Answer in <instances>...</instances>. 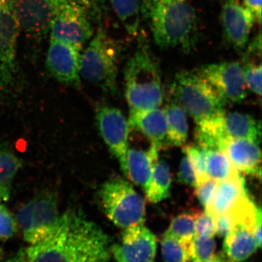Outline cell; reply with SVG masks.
<instances>
[{"instance_id": "6da1fadb", "label": "cell", "mask_w": 262, "mask_h": 262, "mask_svg": "<svg viewBox=\"0 0 262 262\" xmlns=\"http://www.w3.org/2000/svg\"><path fill=\"white\" fill-rule=\"evenodd\" d=\"M28 262H110V237L75 211L63 214L61 227L48 238L25 249Z\"/></svg>"}, {"instance_id": "7a4b0ae2", "label": "cell", "mask_w": 262, "mask_h": 262, "mask_svg": "<svg viewBox=\"0 0 262 262\" xmlns=\"http://www.w3.org/2000/svg\"><path fill=\"white\" fill-rule=\"evenodd\" d=\"M157 46L189 52L198 39V18L187 0L158 3L141 8Z\"/></svg>"}, {"instance_id": "3957f363", "label": "cell", "mask_w": 262, "mask_h": 262, "mask_svg": "<svg viewBox=\"0 0 262 262\" xmlns=\"http://www.w3.org/2000/svg\"><path fill=\"white\" fill-rule=\"evenodd\" d=\"M140 41L124 69L130 114L160 108L163 99L159 63L145 39Z\"/></svg>"}, {"instance_id": "277c9868", "label": "cell", "mask_w": 262, "mask_h": 262, "mask_svg": "<svg viewBox=\"0 0 262 262\" xmlns=\"http://www.w3.org/2000/svg\"><path fill=\"white\" fill-rule=\"evenodd\" d=\"M122 47L103 27H98L82 51L80 77L104 92L116 94Z\"/></svg>"}, {"instance_id": "5b68a950", "label": "cell", "mask_w": 262, "mask_h": 262, "mask_svg": "<svg viewBox=\"0 0 262 262\" xmlns=\"http://www.w3.org/2000/svg\"><path fill=\"white\" fill-rule=\"evenodd\" d=\"M173 102L196 124L225 111L226 103L215 89L194 70L179 72L171 86Z\"/></svg>"}, {"instance_id": "8992f818", "label": "cell", "mask_w": 262, "mask_h": 262, "mask_svg": "<svg viewBox=\"0 0 262 262\" xmlns=\"http://www.w3.org/2000/svg\"><path fill=\"white\" fill-rule=\"evenodd\" d=\"M98 198L105 214L117 227L125 229L144 223L145 202L125 179L106 181L98 191Z\"/></svg>"}, {"instance_id": "52a82bcc", "label": "cell", "mask_w": 262, "mask_h": 262, "mask_svg": "<svg viewBox=\"0 0 262 262\" xmlns=\"http://www.w3.org/2000/svg\"><path fill=\"white\" fill-rule=\"evenodd\" d=\"M20 27L13 0H0V108L18 86L17 45Z\"/></svg>"}, {"instance_id": "ba28073f", "label": "cell", "mask_w": 262, "mask_h": 262, "mask_svg": "<svg viewBox=\"0 0 262 262\" xmlns=\"http://www.w3.org/2000/svg\"><path fill=\"white\" fill-rule=\"evenodd\" d=\"M17 226L29 246L51 237L61 227L63 214L58 201L51 193H45L23 205L15 216Z\"/></svg>"}, {"instance_id": "9c48e42d", "label": "cell", "mask_w": 262, "mask_h": 262, "mask_svg": "<svg viewBox=\"0 0 262 262\" xmlns=\"http://www.w3.org/2000/svg\"><path fill=\"white\" fill-rule=\"evenodd\" d=\"M94 4L73 1L63 6L52 20L51 38L82 48L94 34L89 13Z\"/></svg>"}, {"instance_id": "30bf717a", "label": "cell", "mask_w": 262, "mask_h": 262, "mask_svg": "<svg viewBox=\"0 0 262 262\" xmlns=\"http://www.w3.org/2000/svg\"><path fill=\"white\" fill-rule=\"evenodd\" d=\"M194 71L211 84L226 104L241 103L247 96L244 70L239 62L210 63Z\"/></svg>"}, {"instance_id": "8fae6325", "label": "cell", "mask_w": 262, "mask_h": 262, "mask_svg": "<svg viewBox=\"0 0 262 262\" xmlns=\"http://www.w3.org/2000/svg\"><path fill=\"white\" fill-rule=\"evenodd\" d=\"M20 29L29 35L42 37L49 33L53 18L60 10L73 1L94 3L95 0H13Z\"/></svg>"}, {"instance_id": "7c38bea8", "label": "cell", "mask_w": 262, "mask_h": 262, "mask_svg": "<svg viewBox=\"0 0 262 262\" xmlns=\"http://www.w3.org/2000/svg\"><path fill=\"white\" fill-rule=\"evenodd\" d=\"M96 120L100 135L112 154L118 160L125 176L126 156L129 149L128 120L119 108L108 106L98 108Z\"/></svg>"}, {"instance_id": "4fadbf2b", "label": "cell", "mask_w": 262, "mask_h": 262, "mask_svg": "<svg viewBox=\"0 0 262 262\" xmlns=\"http://www.w3.org/2000/svg\"><path fill=\"white\" fill-rule=\"evenodd\" d=\"M82 48L51 38L46 64L50 74L58 82L78 89Z\"/></svg>"}, {"instance_id": "5bb4252c", "label": "cell", "mask_w": 262, "mask_h": 262, "mask_svg": "<svg viewBox=\"0 0 262 262\" xmlns=\"http://www.w3.org/2000/svg\"><path fill=\"white\" fill-rule=\"evenodd\" d=\"M120 244L112 246L116 262H154L157 243L155 234L144 224L124 229Z\"/></svg>"}, {"instance_id": "9a60e30c", "label": "cell", "mask_w": 262, "mask_h": 262, "mask_svg": "<svg viewBox=\"0 0 262 262\" xmlns=\"http://www.w3.org/2000/svg\"><path fill=\"white\" fill-rule=\"evenodd\" d=\"M221 20L227 44L236 51H244L256 22L254 15L241 0H224Z\"/></svg>"}, {"instance_id": "2e32d148", "label": "cell", "mask_w": 262, "mask_h": 262, "mask_svg": "<svg viewBox=\"0 0 262 262\" xmlns=\"http://www.w3.org/2000/svg\"><path fill=\"white\" fill-rule=\"evenodd\" d=\"M254 224L246 220L234 222L225 236L223 248L227 257L232 262H242L256 252L259 248L254 235Z\"/></svg>"}, {"instance_id": "e0dca14e", "label": "cell", "mask_w": 262, "mask_h": 262, "mask_svg": "<svg viewBox=\"0 0 262 262\" xmlns=\"http://www.w3.org/2000/svg\"><path fill=\"white\" fill-rule=\"evenodd\" d=\"M222 151L239 173L261 176V153L256 141L231 139L226 141Z\"/></svg>"}, {"instance_id": "ac0fdd59", "label": "cell", "mask_w": 262, "mask_h": 262, "mask_svg": "<svg viewBox=\"0 0 262 262\" xmlns=\"http://www.w3.org/2000/svg\"><path fill=\"white\" fill-rule=\"evenodd\" d=\"M244 179L239 173L217 182L214 194L205 211L215 215L228 213L247 198Z\"/></svg>"}, {"instance_id": "d6986e66", "label": "cell", "mask_w": 262, "mask_h": 262, "mask_svg": "<svg viewBox=\"0 0 262 262\" xmlns=\"http://www.w3.org/2000/svg\"><path fill=\"white\" fill-rule=\"evenodd\" d=\"M129 126L140 131L151 143V146L160 151L167 142V121L165 111L160 108L130 114Z\"/></svg>"}, {"instance_id": "ffe728a7", "label": "cell", "mask_w": 262, "mask_h": 262, "mask_svg": "<svg viewBox=\"0 0 262 262\" xmlns=\"http://www.w3.org/2000/svg\"><path fill=\"white\" fill-rule=\"evenodd\" d=\"M159 151L152 146H150L148 150H127L125 177L136 185L142 188L144 192L149 185L155 164L158 160Z\"/></svg>"}, {"instance_id": "44dd1931", "label": "cell", "mask_w": 262, "mask_h": 262, "mask_svg": "<svg viewBox=\"0 0 262 262\" xmlns=\"http://www.w3.org/2000/svg\"><path fill=\"white\" fill-rule=\"evenodd\" d=\"M221 126L225 142L231 139H248L258 143L261 139V125L247 114L225 111Z\"/></svg>"}, {"instance_id": "7402d4cb", "label": "cell", "mask_w": 262, "mask_h": 262, "mask_svg": "<svg viewBox=\"0 0 262 262\" xmlns=\"http://www.w3.org/2000/svg\"><path fill=\"white\" fill-rule=\"evenodd\" d=\"M164 111L167 121V142L172 146H184L189 131L187 114L174 102L168 105Z\"/></svg>"}, {"instance_id": "603a6c76", "label": "cell", "mask_w": 262, "mask_h": 262, "mask_svg": "<svg viewBox=\"0 0 262 262\" xmlns=\"http://www.w3.org/2000/svg\"><path fill=\"white\" fill-rule=\"evenodd\" d=\"M171 187V173L168 163L158 160L153 168L149 185L145 191L146 198L151 203L164 201L170 195Z\"/></svg>"}, {"instance_id": "cb8c5ba5", "label": "cell", "mask_w": 262, "mask_h": 262, "mask_svg": "<svg viewBox=\"0 0 262 262\" xmlns=\"http://www.w3.org/2000/svg\"><path fill=\"white\" fill-rule=\"evenodd\" d=\"M114 11L130 35H137L140 26L139 0H110Z\"/></svg>"}, {"instance_id": "d4e9b609", "label": "cell", "mask_w": 262, "mask_h": 262, "mask_svg": "<svg viewBox=\"0 0 262 262\" xmlns=\"http://www.w3.org/2000/svg\"><path fill=\"white\" fill-rule=\"evenodd\" d=\"M207 176L216 182H222L239 173L222 150H208Z\"/></svg>"}, {"instance_id": "484cf974", "label": "cell", "mask_w": 262, "mask_h": 262, "mask_svg": "<svg viewBox=\"0 0 262 262\" xmlns=\"http://www.w3.org/2000/svg\"><path fill=\"white\" fill-rule=\"evenodd\" d=\"M196 213H183L174 217L166 233L184 243H190L195 236Z\"/></svg>"}, {"instance_id": "4316f807", "label": "cell", "mask_w": 262, "mask_h": 262, "mask_svg": "<svg viewBox=\"0 0 262 262\" xmlns=\"http://www.w3.org/2000/svg\"><path fill=\"white\" fill-rule=\"evenodd\" d=\"M189 244L165 232L161 242V253L165 262H190Z\"/></svg>"}, {"instance_id": "83f0119b", "label": "cell", "mask_w": 262, "mask_h": 262, "mask_svg": "<svg viewBox=\"0 0 262 262\" xmlns=\"http://www.w3.org/2000/svg\"><path fill=\"white\" fill-rule=\"evenodd\" d=\"M22 165V160L13 151L0 149V187H9Z\"/></svg>"}, {"instance_id": "f1b7e54d", "label": "cell", "mask_w": 262, "mask_h": 262, "mask_svg": "<svg viewBox=\"0 0 262 262\" xmlns=\"http://www.w3.org/2000/svg\"><path fill=\"white\" fill-rule=\"evenodd\" d=\"M214 237L194 236L189 244V258L191 262H205L214 254Z\"/></svg>"}, {"instance_id": "f546056e", "label": "cell", "mask_w": 262, "mask_h": 262, "mask_svg": "<svg viewBox=\"0 0 262 262\" xmlns=\"http://www.w3.org/2000/svg\"><path fill=\"white\" fill-rule=\"evenodd\" d=\"M183 151L189 158L192 164L196 176V182L201 179L208 177L206 172L207 153L208 150L201 146L193 144H184Z\"/></svg>"}, {"instance_id": "4dcf8cb0", "label": "cell", "mask_w": 262, "mask_h": 262, "mask_svg": "<svg viewBox=\"0 0 262 262\" xmlns=\"http://www.w3.org/2000/svg\"><path fill=\"white\" fill-rule=\"evenodd\" d=\"M216 185L217 182L209 177H206L196 182L194 187L196 198L205 208L211 202Z\"/></svg>"}, {"instance_id": "1f68e13d", "label": "cell", "mask_w": 262, "mask_h": 262, "mask_svg": "<svg viewBox=\"0 0 262 262\" xmlns=\"http://www.w3.org/2000/svg\"><path fill=\"white\" fill-rule=\"evenodd\" d=\"M16 222L10 212L0 203V239L13 237L17 232Z\"/></svg>"}, {"instance_id": "d6a6232c", "label": "cell", "mask_w": 262, "mask_h": 262, "mask_svg": "<svg viewBox=\"0 0 262 262\" xmlns=\"http://www.w3.org/2000/svg\"><path fill=\"white\" fill-rule=\"evenodd\" d=\"M214 219L206 211L198 212L195 215V236L215 237Z\"/></svg>"}, {"instance_id": "836d02e7", "label": "cell", "mask_w": 262, "mask_h": 262, "mask_svg": "<svg viewBox=\"0 0 262 262\" xmlns=\"http://www.w3.org/2000/svg\"><path fill=\"white\" fill-rule=\"evenodd\" d=\"M178 180L182 184L189 187H194L196 184V176L194 169L187 155L183 157L179 165Z\"/></svg>"}, {"instance_id": "e575fe53", "label": "cell", "mask_w": 262, "mask_h": 262, "mask_svg": "<svg viewBox=\"0 0 262 262\" xmlns=\"http://www.w3.org/2000/svg\"><path fill=\"white\" fill-rule=\"evenodd\" d=\"M213 219H214L215 235H218L220 237H225L233 225L232 214L228 212V213L215 215Z\"/></svg>"}, {"instance_id": "d590c367", "label": "cell", "mask_w": 262, "mask_h": 262, "mask_svg": "<svg viewBox=\"0 0 262 262\" xmlns=\"http://www.w3.org/2000/svg\"><path fill=\"white\" fill-rule=\"evenodd\" d=\"M243 4L254 15L258 24L261 22L262 0H241Z\"/></svg>"}, {"instance_id": "8d00e7d4", "label": "cell", "mask_w": 262, "mask_h": 262, "mask_svg": "<svg viewBox=\"0 0 262 262\" xmlns=\"http://www.w3.org/2000/svg\"><path fill=\"white\" fill-rule=\"evenodd\" d=\"M3 262H28L25 250H20L13 257L8 258L6 261Z\"/></svg>"}, {"instance_id": "74e56055", "label": "cell", "mask_w": 262, "mask_h": 262, "mask_svg": "<svg viewBox=\"0 0 262 262\" xmlns=\"http://www.w3.org/2000/svg\"><path fill=\"white\" fill-rule=\"evenodd\" d=\"M9 187H0V203L6 201L9 198Z\"/></svg>"}, {"instance_id": "f35d334b", "label": "cell", "mask_w": 262, "mask_h": 262, "mask_svg": "<svg viewBox=\"0 0 262 262\" xmlns=\"http://www.w3.org/2000/svg\"><path fill=\"white\" fill-rule=\"evenodd\" d=\"M178 1V0H143L142 6L141 8H146V7L150 6L158 3H170V2Z\"/></svg>"}, {"instance_id": "ab89813d", "label": "cell", "mask_w": 262, "mask_h": 262, "mask_svg": "<svg viewBox=\"0 0 262 262\" xmlns=\"http://www.w3.org/2000/svg\"><path fill=\"white\" fill-rule=\"evenodd\" d=\"M205 262H228V261L222 255L213 254L209 259Z\"/></svg>"}, {"instance_id": "60d3db41", "label": "cell", "mask_w": 262, "mask_h": 262, "mask_svg": "<svg viewBox=\"0 0 262 262\" xmlns=\"http://www.w3.org/2000/svg\"><path fill=\"white\" fill-rule=\"evenodd\" d=\"M2 256H3V251L0 250V259H1Z\"/></svg>"}]
</instances>
